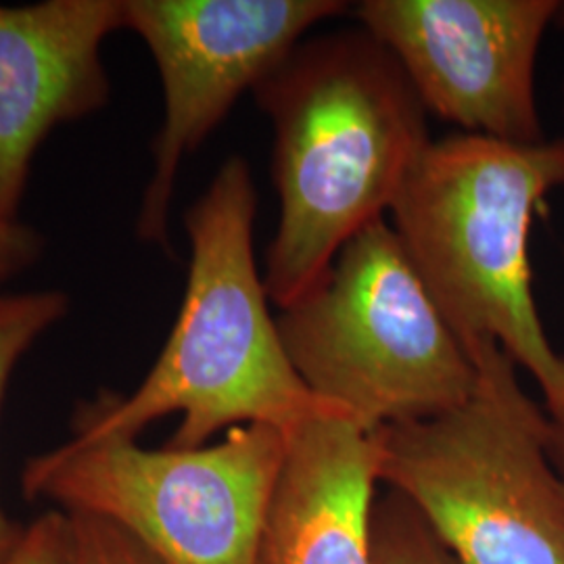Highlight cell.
Masks as SVG:
<instances>
[{"mask_svg": "<svg viewBox=\"0 0 564 564\" xmlns=\"http://www.w3.org/2000/svg\"><path fill=\"white\" fill-rule=\"evenodd\" d=\"M276 324L307 389L370 433L444 414L477 383V366L384 218L345 242Z\"/></svg>", "mask_w": 564, "mask_h": 564, "instance_id": "cell-5", "label": "cell"}, {"mask_svg": "<svg viewBox=\"0 0 564 564\" xmlns=\"http://www.w3.org/2000/svg\"><path fill=\"white\" fill-rule=\"evenodd\" d=\"M256 214L251 170L228 158L184 216L188 279L158 362L130 395L84 405L72 442L137 440L149 424L181 414L167 447L193 449L245 424L289 435L321 416H347L307 389L284 351L253 256Z\"/></svg>", "mask_w": 564, "mask_h": 564, "instance_id": "cell-2", "label": "cell"}, {"mask_svg": "<svg viewBox=\"0 0 564 564\" xmlns=\"http://www.w3.org/2000/svg\"><path fill=\"white\" fill-rule=\"evenodd\" d=\"M558 0H362L354 18L395 57L426 113L464 134L544 141L535 63Z\"/></svg>", "mask_w": 564, "mask_h": 564, "instance_id": "cell-8", "label": "cell"}, {"mask_svg": "<svg viewBox=\"0 0 564 564\" xmlns=\"http://www.w3.org/2000/svg\"><path fill=\"white\" fill-rule=\"evenodd\" d=\"M74 564H162L118 527L86 514H69Z\"/></svg>", "mask_w": 564, "mask_h": 564, "instance_id": "cell-13", "label": "cell"}, {"mask_svg": "<svg viewBox=\"0 0 564 564\" xmlns=\"http://www.w3.org/2000/svg\"><path fill=\"white\" fill-rule=\"evenodd\" d=\"M286 437L263 424L193 449L67 442L23 470L30 500L118 527L162 564H258Z\"/></svg>", "mask_w": 564, "mask_h": 564, "instance_id": "cell-6", "label": "cell"}, {"mask_svg": "<svg viewBox=\"0 0 564 564\" xmlns=\"http://www.w3.org/2000/svg\"><path fill=\"white\" fill-rule=\"evenodd\" d=\"M286 437L258 564H372L377 435L333 414Z\"/></svg>", "mask_w": 564, "mask_h": 564, "instance_id": "cell-10", "label": "cell"}, {"mask_svg": "<svg viewBox=\"0 0 564 564\" xmlns=\"http://www.w3.org/2000/svg\"><path fill=\"white\" fill-rule=\"evenodd\" d=\"M564 188V137L496 141L456 132L431 141L391 205L408 262L470 354L496 343L564 408V356L545 335L531 289L535 207Z\"/></svg>", "mask_w": 564, "mask_h": 564, "instance_id": "cell-3", "label": "cell"}, {"mask_svg": "<svg viewBox=\"0 0 564 564\" xmlns=\"http://www.w3.org/2000/svg\"><path fill=\"white\" fill-rule=\"evenodd\" d=\"M67 295L61 291H28L0 295V408L9 379L23 354L53 324L67 314ZM21 529L0 508V563L20 540Z\"/></svg>", "mask_w": 564, "mask_h": 564, "instance_id": "cell-11", "label": "cell"}, {"mask_svg": "<svg viewBox=\"0 0 564 564\" xmlns=\"http://www.w3.org/2000/svg\"><path fill=\"white\" fill-rule=\"evenodd\" d=\"M547 414V454L564 479V408Z\"/></svg>", "mask_w": 564, "mask_h": 564, "instance_id": "cell-16", "label": "cell"}, {"mask_svg": "<svg viewBox=\"0 0 564 564\" xmlns=\"http://www.w3.org/2000/svg\"><path fill=\"white\" fill-rule=\"evenodd\" d=\"M123 30L121 0L0 4V218L18 220L32 160L61 123L109 99L102 42Z\"/></svg>", "mask_w": 564, "mask_h": 564, "instance_id": "cell-9", "label": "cell"}, {"mask_svg": "<svg viewBox=\"0 0 564 564\" xmlns=\"http://www.w3.org/2000/svg\"><path fill=\"white\" fill-rule=\"evenodd\" d=\"M253 95L274 130L281 214L263 284L282 310L384 218L431 137L400 63L360 25L303 39Z\"/></svg>", "mask_w": 564, "mask_h": 564, "instance_id": "cell-1", "label": "cell"}, {"mask_svg": "<svg viewBox=\"0 0 564 564\" xmlns=\"http://www.w3.org/2000/svg\"><path fill=\"white\" fill-rule=\"evenodd\" d=\"M44 239L36 228L18 220L0 218V295L7 282L18 279L41 260Z\"/></svg>", "mask_w": 564, "mask_h": 564, "instance_id": "cell-15", "label": "cell"}, {"mask_svg": "<svg viewBox=\"0 0 564 564\" xmlns=\"http://www.w3.org/2000/svg\"><path fill=\"white\" fill-rule=\"evenodd\" d=\"M554 28H558L561 32H564V0H558V7H556V13H554V21H552Z\"/></svg>", "mask_w": 564, "mask_h": 564, "instance_id": "cell-17", "label": "cell"}, {"mask_svg": "<svg viewBox=\"0 0 564 564\" xmlns=\"http://www.w3.org/2000/svg\"><path fill=\"white\" fill-rule=\"evenodd\" d=\"M477 383L444 414L377 435V477L460 564H564V479L547 454V414L496 343L470 354Z\"/></svg>", "mask_w": 564, "mask_h": 564, "instance_id": "cell-4", "label": "cell"}, {"mask_svg": "<svg viewBox=\"0 0 564 564\" xmlns=\"http://www.w3.org/2000/svg\"><path fill=\"white\" fill-rule=\"evenodd\" d=\"M0 564H74L69 514L51 510L23 527L18 544Z\"/></svg>", "mask_w": 564, "mask_h": 564, "instance_id": "cell-14", "label": "cell"}, {"mask_svg": "<svg viewBox=\"0 0 564 564\" xmlns=\"http://www.w3.org/2000/svg\"><path fill=\"white\" fill-rule=\"evenodd\" d=\"M123 28L151 51L163 88L153 174L142 195L141 241L170 247L182 162L223 123L242 93L316 25L351 11L343 0H121Z\"/></svg>", "mask_w": 564, "mask_h": 564, "instance_id": "cell-7", "label": "cell"}, {"mask_svg": "<svg viewBox=\"0 0 564 564\" xmlns=\"http://www.w3.org/2000/svg\"><path fill=\"white\" fill-rule=\"evenodd\" d=\"M372 564H460L398 491H377L370 514Z\"/></svg>", "mask_w": 564, "mask_h": 564, "instance_id": "cell-12", "label": "cell"}]
</instances>
